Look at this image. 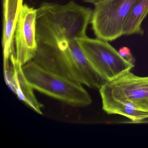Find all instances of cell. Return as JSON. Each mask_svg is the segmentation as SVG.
I'll list each match as a JSON object with an SVG mask.
<instances>
[{"mask_svg":"<svg viewBox=\"0 0 148 148\" xmlns=\"http://www.w3.org/2000/svg\"><path fill=\"white\" fill-rule=\"evenodd\" d=\"M36 17L37 9L22 5L14 35L16 59L22 66L33 59L38 50Z\"/></svg>","mask_w":148,"mask_h":148,"instance_id":"7","label":"cell"},{"mask_svg":"<svg viewBox=\"0 0 148 148\" xmlns=\"http://www.w3.org/2000/svg\"><path fill=\"white\" fill-rule=\"evenodd\" d=\"M138 0H103L95 5L91 23L97 38L112 41L123 36L125 23Z\"/></svg>","mask_w":148,"mask_h":148,"instance_id":"4","label":"cell"},{"mask_svg":"<svg viewBox=\"0 0 148 148\" xmlns=\"http://www.w3.org/2000/svg\"><path fill=\"white\" fill-rule=\"evenodd\" d=\"M27 81L34 89L69 105L84 107L92 99L83 84L46 70L33 60L22 66Z\"/></svg>","mask_w":148,"mask_h":148,"instance_id":"3","label":"cell"},{"mask_svg":"<svg viewBox=\"0 0 148 148\" xmlns=\"http://www.w3.org/2000/svg\"><path fill=\"white\" fill-rule=\"evenodd\" d=\"M148 14V0H138L127 17L123 29V35H143L142 25Z\"/></svg>","mask_w":148,"mask_h":148,"instance_id":"11","label":"cell"},{"mask_svg":"<svg viewBox=\"0 0 148 148\" xmlns=\"http://www.w3.org/2000/svg\"><path fill=\"white\" fill-rule=\"evenodd\" d=\"M99 91L148 112V77H139L129 71L105 82Z\"/></svg>","mask_w":148,"mask_h":148,"instance_id":"6","label":"cell"},{"mask_svg":"<svg viewBox=\"0 0 148 148\" xmlns=\"http://www.w3.org/2000/svg\"><path fill=\"white\" fill-rule=\"evenodd\" d=\"M85 2H88V3H92L93 5H96L97 3L102 1L103 0H83Z\"/></svg>","mask_w":148,"mask_h":148,"instance_id":"13","label":"cell"},{"mask_svg":"<svg viewBox=\"0 0 148 148\" xmlns=\"http://www.w3.org/2000/svg\"><path fill=\"white\" fill-rule=\"evenodd\" d=\"M23 0H4V25L2 47L4 62L9 61L12 56H16L14 35L18 17Z\"/></svg>","mask_w":148,"mask_h":148,"instance_id":"9","label":"cell"},{"mask_svg":"<svg viewBox=\"0 0 148 148\" xmlns=\"http://www.w3.org/2000/svg\"><path fill=\"white\" fill-rule=\"evenodd\" d=\"M92 12L73 1L65 5L43 2L37 9L38 44L55 46L86 37Z\"/></svg>","mask_w":148,"mask_h":148,"instance_id":"1","label":"cell"},{"mask_svg":"<svg viewBox=\"0 0 148 148\" xmlns=\"http://www.w3.org/2000/svg\"><path fill=\"white\" fill-rule=\"evenodd\" d=\"M77 40L87 59L105 82L116 78L134 67L108 41L87 36Z\"/></svg>","mask_w":148,"mask_h":148,"instance_id":"5","label":"cell"},{"mask_svg":"<svg viewBox=\"0 0 148 148\" xmlns=\"http://www.w3.org/2000/svg\"><path fill=\"white\" fill-rule=\"evenodd\" d=\"M118 52L121 55V57L123 58L125 60L131 64H134V63L135 62V59L134 56L132 55L130 48L126 47H123L119 49Z\"/></svg>","mask_w":148,"mask_h":148,"instance_id":"12","label":"cell"},{"mask_svg":"<svg viewBox=\"0 0 148 148\" xmlns=\"http://www.w3.org/2000/svg\"><path fill=\"white\" fill-rule=\"evenodd\" d=\"M100 95L103 110L108 114L122 115L134 123H141L148 118V112L137 110L132 105L104 93H100Z\"/></svg>","mask_w":148,"mask_h":148,"instance_id":"10","label":"cell"},{"mask_svg":"<svg viewBox=\"0 0 148 148\" xmlns=\"http://www.w3.org/2000/svg\"><path fill=\"white\" fill-rule=\"evenodd\" d=\"M5 79L7 84L13 90L20 99L40 114L43 105L35 97L33 88L25 77L22 66L19 64L16 57L12 56L8 63L4 64Z\"/></svg>","mask_w":148,"mask_h":148,"instance_id":"8","label":"cell"},{"mask_svg":"<svg viewBox=\"0 0 148 148\" xmlns=\"http://www.w3.org/2000/svg\"><path fill=\"white\" fill-rule=\"evenodd\" d=\"M34 62L41 67L93 89L105 81L92 67L77 39L55 46L38 44Z\"/></svg>","mask_w":148,"mask_h":148,"instance_id":"2","label":"cell"}]
</instances>
